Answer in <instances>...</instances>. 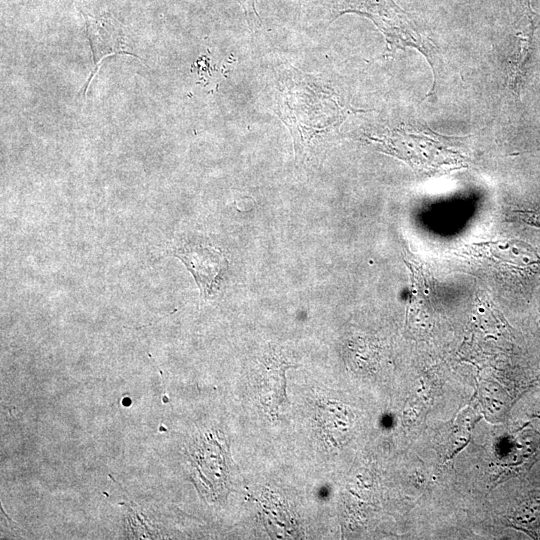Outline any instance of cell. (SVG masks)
<instances>
[{
    "instance_id": "1",
    "label": "cell",
    "mask_w": 540,
    "mask_h": 540,
    "mask_svg": "<svg viewBox=\"0 0 540 540\" xmlns=\"http://www.w3.org/2000/svg\"><path fill=\"white\" fill-rule=\"evenodd\" d=\"M275 97V112L290 131L296 163L304 159L314 137L338 128L349 114L364 112L296 69L282 78Z\"/></svg>"
},
{
    "instance_id": "2",
    "label": "cell",
    "mask_w": 540,
    "mask_h": 540,
    "mask_svg": "<svg viewBox=\"0 0 540 540\" xmlns=\"http://www.w3.org/2000/svg\"><path fill=\"white\" fill-rule=\"evenodd\" d=\"M333 12H336L335 18L351 12L369 18L384 35L389 53L407 47L422 53L433 73V85L426 96L434 93L438 77V48L392 0H333Z\"/></svg>"
},
{
    "instance_id": "3",
    "label": "cell",
    "mask_w": 540,
    "mask_h": 540,
    "mask_svg": "<svg viewBox=\"0 0 540 540\" xmlns=\"http://www.w3.org/2000/svg\"><path fill=\"white\" fill-rule=\"evenodd\" d=\"M369 139L383 152L426 172H446L466 165L465 158L446 146L439 136L408 125Z\"/></svg>"
},
{
    "instance_id": "4",
    "label": "cell",
    "mask_w": 540,
    "mask_h": 540,
    "mask_svg": "<svg viewBox=\"0 0 540 540\" xmlns=\"http://www.w3.org/2000/svg\"><path fill=\"white\" fill-rule=\"evenodd\" d=\"M193 275L201 297L211 296L219 277L228 267V260L221 250L209 245L189 244L174 251Z\"/></svg>"
},
{
    "instance_id": "5",
    "label": "cell",
    "mask_w": 540,
    "mask_h": 540,
    "mask_svg": "<svg viewBox=\"0 0 540 540\" xmlns=\"http://www.w3.org/2000/svg\"><path fill=\"white\" fill-rule=\"evenodd\" d=\"M85 18L87 37L93 54L94 70L86 82L84 93H86L85 91L104 57L116 54L133 55L125 50L124 33L117 21L109 16L96 18L85 15Z\"/></svg>"
},
{
    "instance_id": "6",
    "label": "cell",
    "mask_w": 540,
    "mask_h": 540,
    "mask_svg": "<svg viewBox=\"0 0 540 540\" xmlns=\"http://www.w3.org/2000/svg\"><path fill=\"white\" fill-rule=\"evenodd\" d=\"M477 253L515 270L530 272L540 268V256L535 248L521 240H498L476 244Z\"/></svg>"
},
{
    "instance_id": "7",
    "label": "cell",
    "mask_w": 540,
    "mask_h": 540,
    "mask_svg": "<svg viewBox=\"0 0 540 540\" xmlns=\"http://www.w3.org/2000/svg\"><path fill=\"white\" fill-rule=\"evenodd\" d=\"M513 524L534 537L540 536V499L523 503L512 516Z\"/></svg>"
},
{
    "instance_id": "8",
    "label": "cell",
    "mask_w": 540,
    "mask_h": 540,
    "mask_svg": "<svg viewBox=\"0 0 540 540\" xmlns=\"http://www.w3.org/2000/svg\"><path fill=\"white\" fill-rule=\"evenodd\" d=\"M239 1L246 12L247 22L250 25V27L258 26L260 24V17L255 7L256 0H239Z\"/></svg>"
},
{
    "instance_id": "9",
    "label": "cell",
    "mask_w": 540,
    "mask_h": 540,
    "mask_svg": "<svg viewBox=\"0 0 540 540\" xmlns=\"http://www.w3.org/2000/svg\"><path fill=\"white\" fill-rule=\"evenodd\" d=\"M525 223L540 228V211H515L514 212Z\"/></svg>"
}]
</instances>
